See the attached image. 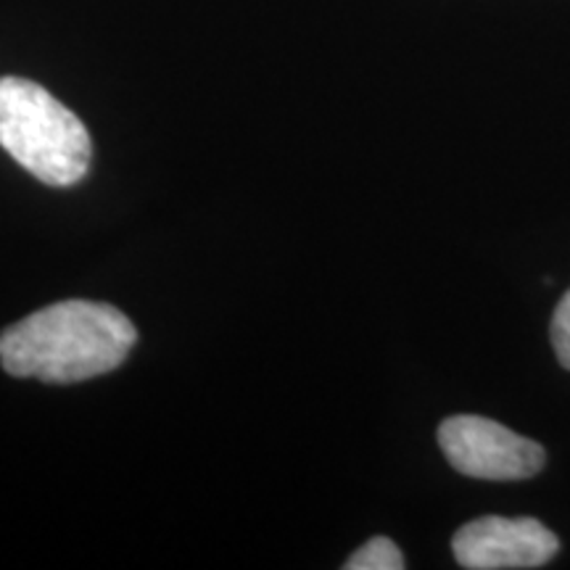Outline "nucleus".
<instances>
[{
    "mask_svg": "<svg viewBox=\"0 0 570 570\" xmlns=\"http://www.w3.org/2000/svg\"><path fill=\"white\" fill-rule=\"evenodd\" d=\"M346 570H402L404 558L399 547L386 537L370 539L346 560Z\"/></svg>",
    "mask_w": 570,
    "mask_h": 570,
    "instance_id": "nucleus-5",
    "label": "nucleus"
},
{
    "mask_svg": "<svg viewBox=\"0 0 570 570\" xmlns=\"http://www.w3.org/2000/svg\"><path fill=\"white\" fill-rule=\"evenodd\" d=\"M138 341L132 320L101 302H59L0 333V365L13 377L80 383L117 370Z\"/></svg>",
    "mask_w": 570,
    "mask_h": 570,
    "instance_id": "nucleus-1",
    "label": "nucleus"
},
{
    "mask_svg": "<svg viewBox=\"0 0 570 570\" xmlns=\"http://www.w3.org/2000/svg\"><path fill=\"white\" fill-rule=\"evenodd\" d=\"M439 444L449 465L483 481H523L547 465L537 441L479 415H454L441 423Z\"/></svg>",
    "mask_w": 570,
    "mask_h": 570,
    "instance_id": "nucleus-3",
    "label": "nucleus"
},
{
    "mask_svg": "<svg viewBox=\"0 0 570 570\" xmlns=\"http://www.w3.org/2000/svg\"><path fill=\"white\" fill-rule=\"evenodd\" d=\"M552 344H554V352H558L560 365L570 370V291L560 298L558 309H554Z\"/></svg>",
    "mask_w": 570,
    "mask_h": 570,
    "instance_id": "nucleus-6",
    "label": "nucleus"
},
{
    "mask_svg": "<svg viewBox=\"0 0 570 570\" xmlns=\"http://www.w3.org/2000/svg\"><path fill=\"white\" fill-rule=\"evenodd\" d=\"M560 541L533 518H475L454 533L452 552L462 568L512 570L550 562Z\"/></svg>",
    "mask_w": 570,
    "mask_h": 570,
    "instance_id": "nucleus-4",
    "label": "nucleus"
},
{
    "mask_svg": "<svg viewBox=\"0 0 570 570\" xmlns=\"http://www.w3.org/2000/svg\"><path fill=\"white\" fill-rule=\"evenodd\" d=\"M0 146L40 183L59 188L80 183L92 159L82 119L24 77H0Z\"/></svg>",
    "mask_w": 570,
    "mask_h": 570,
    "instance_id": "nucleus-2",
    "label": "nucleus"
}]
</instances>
